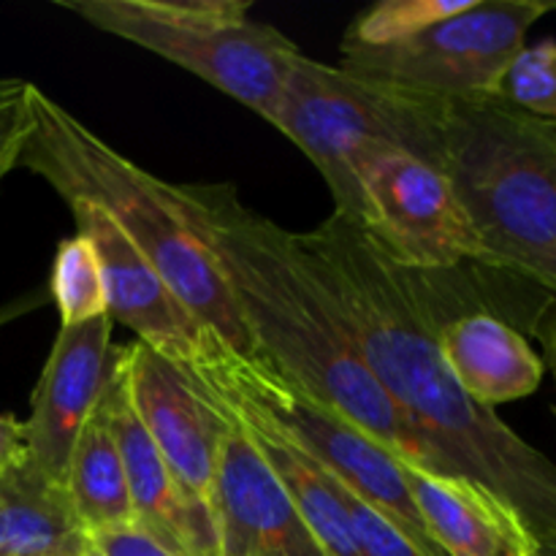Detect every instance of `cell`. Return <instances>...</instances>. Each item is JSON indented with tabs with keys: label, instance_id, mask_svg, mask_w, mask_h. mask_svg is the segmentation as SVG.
<instances>
[{
	"label": "cell",
	"instance_id": "18",
	"mask_svg": "<svg viewBox=\"0 0 556 556\" xmlns=\"http://www.w3.org/2000/svg\"><path fill=\"white\" fill-rule=\"evenodd\" d=\"M63 489L81 532L134 521L123 456H119L103 402H98L71 448Z\"/></svg>",
	"mask_w": 556,
	"mask_h": 556
},
{
	"label": "cell",
	"instance_id": "7",
	"mask_svg": "<svg viewBox=\"0 0 556 556\" xmlns=\"http://www.w3.org/2000/svg\"><path fill=\"white\" fill-rule=\"evenodd\" d=\"M543 0H472L470 9L394 43H340V68L358 79L434 98L494 96L527 33L552 11Z\"/></svg>",
	"mask_w": 556,
	"mask_h": 556
},
{
	"label": "cell",
	"instance_id": "2",
	"mask_svg": "<svg viewBox=\"0 0 556 556\" xmlns=\"http://www.w3.org/2000/svg\"><path fill=\"white\" fill-rule=\"evenodd\" d=\"M174 190L226 277L255 362L396 459L432 470L427 448L369 372L337 307L299 255L293 231L244 204L231 182H185Z\"/></svg>",
	"mask_w": 556,
	"mask_h": 556
},
{
	"label": "cell",
	"instance_id": "3",
	"mask_svg": "<svg viewBox=\"0 0 556 556\" xmlns=\"http://www.w3.org/2000/svg\"><path fill=\"white\" fill-rule=\"evenodd\" d=\"M27 101L30 134L20 166L41 177L65 204L90 201L112 217L185 309L228 351L253 358V342L226 277L174 185L128 161L36 85H30Z\"/></svg>",
	"mask_w": 556,
	"mask_h": 556
},
{
	"label": "cell",
	"instance_id": "17",
	"mask_svg": "<svg viewBox=\"0 0 556 556\" xmlns=\"http://www.w3.org/2000/svg\"><path fill=\"white\" fill-rule=\"evenodd\" d=\"M79 538L63 483L27 456L0 470V556H47Z\"/></svg>",
	"mask_w": 556,
	"mask_h": 556
},
{
	"label": "cell",
	"instance_id": "25",
	"mask_svg": "<svg viewBox=\"0 0 556 556\" xmlns=\"http://www.w3.org/2000/svg\"><path fill=\"white\" fill-rule=\"evenodd\" d=\"M25 456V421L0 413V467Z\"/></svg>",
	"mask_w": 556,
	"mask_h": 556
},
{
	"label": "cell",
	"instance_id": "31",
	"mask_svg": "<svg viewBox=\"0 0 556 556\" xmlns=\"http://www.w3.org/2000/svg\"><path fill=\"white\" fill-rule=\"evenodd\" d=\"M0 470H3V467H0Z\"/></svg>",
	"mask_w": 556,
	"mask_h": 556
},
{
	"label": "cell",
	"instance_id": "13",
	"mask_svg": "<svg viewBox=\"0 0 556 556\" xmlns=\"http://www.w3.org/2000/svg\"><path fill=\"white\" fill-rule=\"evenodd\" d=\"M101 402L123 456L136 525L152 532L177 556H217L215 514L182 492L161 451L136 418L119 367V348H114L112 372Z\"/></svg>",
	"mask_w": 556,
	"mask_h": 556
},
{
	"label": "cell",
	"instance_id": "4",
	"mask_svg": "<svg viewBox=\"0 0 556 556\" xmlns=\"http://www.w3.org/2000/svg\"><path fill=\"white\" fill-rule=\"evenodd\" d=\"M443 174L483 250V266L556 302V125L500 96L445 98Z\"/></svg>",
	"mask_w": 556,
	"mask_h": 556
},
{
	"label": "cell",
	"instance_id": "27",
	"mask_svg": "<svg viewBox=\"0 0 556 556\" xmlns=\"http://www.w3.org/2000/svg\"><path fill=\"white\" fill-rule=\"evenodd\" d=\"M535 334L543 342V351H556V302L535 315Z\"/></svg>",
	"mask_w": 556,
	"mask_h": 556
},
{
	"label": "cell",
	"instance_id": "26",
	"mask_svg": "<svg viewBox=\"0 0 556 556\" xmlns=\"http://www.w3.org/2000/svg\"><path fill=\"white\" fill-rule=\"evenodd\" d=\"M47 299H49L47 291H30V293H25V296L14 299V302L3 304V307H0V326H5V324H11V320L22 318V315L33 313V309L41 307Z\"/></svg>",
	"mask_w": 556,
	"mask_h": 556
},
{
	"label": "cell",
	"instance_id": "10",
	"mask_svg": "<svg viewBox=\"0 0 556 556\" xmlns=\"http://www.w3.org/2000/svg\"><path fill=\"white\" fill-rule=\"evenodd\" d=\"M223 413L228 432L212 489L217 556H326L242 421Z\"/></svg>",
	"mask_w": 556,
	"mask_h": 556
},
{
	"label": "cell",
	"instance_id": "6",
	"mask_svg": "<svg viewBox=\"0 0 556 556\" xmlns=\"http://www.w3.org/2000/svg\"><path fill=\"white\" fill-rule=\"evenodd\" d=\"M96 30L190 71L269 123L302 49L248 0H58Z\"/></svg>",
	"mask_w": 556,
	"mask_h": 556
},
{
	"label": "cell",
	"instance_id": "16",
	"mask_svg": "<svg viewBox=\"0 0 556 556\" xmlns=\"http://www.w3.org/2000/svg\"><path fill=\"white\" fill-rule=\"evenodd\" d=\"M217 405H220V402H217ZM226 410H231V407H226ZM231 413L242 421V427L248 429V434L253 438V443L258 445L264 459L269 462L277 481L282 483L288 497L293 500V505H296V510L302 514V519L307 521L313 535L318 538L326 556H362L356 546V538H353L351 516H348L340 483H337L313 456L304 454L299 445H293L291 440L282 438V434L277 432V429H271L269 424L258 421V418L253 416H244V413L239 410Z\"/></svg>",
	"mask_w": 556,
	"mask_h": 556
},
{
	"label": "cell",
	"instance_id": "8",
	"mask_svg": "<svg viewBox=\"0 0 556 556\" xmlns=\"http://www.w3.org/2000/svg\"><path fill=\"white\" fill-rule=\"evenodd\" d=\"M353 177L362 193L356 226L396 266L418 275L483 266L470 217L440 168L396 147L375 144L358 152Z\"/></svg>",
	"mask_w": 556,
	"mask_h": 556
},
{
	"label": "cell",
	"instance_id": "24",
	"mask_svg": "<svg viewBox=\"0 0 556 556\" xmlns=\"http://www.w3.org/2000/svg\"><path fill=\"white\" fill-rule=\"evenodd\" d=\"M81 548H85V556H177L136 521L81 532Z\"/></svg>",
	"mask_w": 556,
	"mask_h": 556
},
{
	"label": "cell",
	"instance_id": "15",
	"mask_svg": "<svg viewBox=\"0 0 556 556\" xmlns=\"http://www.w3.org/2000/svg\"><path fill=\"white\" fill-rule=\"evenodd\" d=\"M438 342L456 383L489 410L532 396L546 375L543 356H538L519 329L492 309L445 320Z\"/></svg>",
	"mask_w": 556,
	"mask_h": 556
},
{
	"label": "cell",
	"instance_id": "19",
	"mask_svg": "<svg viewBox=\"0 0 556 556\" xmlns=\"http://www.w3.org/2000/svg\"><path fill=\"white\" fill-rule=\"evenodd\" d=\"M47 293L58 307L60 326H81L109 315L106 282L90 239L74 233L58 244Z\"/></svg>",
	"mask_w": 556,
	"mask_h": 556
},
{
	"label": "cell",
	"instance_id": "30",
	"mask_svg": "<svg viewBox=\"0 0 556 556\" xmlns=\"http://www.w3.org/2000/svg\"><path fill=\"white\" fill-rule=\"evenodd\" d=\"M535 556H556V546H538Z\"/></svg>",
	"mask_w": 556,
	"mask_h": 556
},
{
	"label": "cell",
	"instance_id": "14",
	"mask_svg": "<svg viewBox=\"0 0 556 556\" xmlns=\"http://www.w3.org/2000/svg\"><path fill=\"white\" fill-rule=\"evenodd\" d=\"M410 497L445 556H535L538 541L514 508L481 483L402 462Z\"/></svg>",
	"mask_w": 556,
	"mask_h": 556
},
{
	"label": "cell",
	"instance_id": "9",
	"mask_svg": "<svg viewBox=\"0 0 556 556\" xmlns=\"http://www.w3.org/2000/svg\"><path fill=\"white\" fill-rule=\"evenodd\" d=\"M130 407L172 476L188 497L212 508L217 456L228 432V416L201 394L177 362L136 340L119 348Z\"/></svg>",
	"mask_w": 556,
	"mask_h": 556
},
{
	"label": "cell",
	"instance_id": "23",
	"mask_svg": "<svg viewBox=\"0 0 556 556\" xmlns=\"http://www.w3.org/2000/svg\"><path fill=\"white\" fill-rule=\"evenodd\" d=\"M30 81L0 79V182L20 166L27 134H30Z\"/></svg>",
	"mask_w": 556,
	"mask_h": 556
},
{
	"label": "cell",
	"instance_id": "5",
	"mask_svg": "<svg viewBox=\"0 0 556 556\" xmlns=\"http://www.w3.org/2000/svg\"><path fill=\"white\" fill-rule=\"evenodd\" d=\"M443 114L445 98L358 79L302 52L269 125L313 161L337 215L358 223L362 193L353 177L358 152L389 144L443 172Z\"/></svg>",
	"mask_w": 556,
	"mask_h": 556
},
{
	"label": "cell",
	"instance_id": "22",
	"mask_svg": "<svg viewBox=\"0 0 556 556\" xmlns=\"http://www.w3.org/2000/svg\"><path fill=\"white\" fill-rule=\"evenodd\" d=\"M342 500H345L353 538H356V546L362 556H427L400 527L391 525L386 516H380L378 510H372L362 500L348 494L345 489H342Z\"/></svg>",
	"mask_w": 556,
	"mask_h": 556
},
{
	"label": "cell",
	"instance_id": "29",
	"mask_svg": "<svg viewBox=\"0 0 556 556\" xmlns=\"http://www.w3.org/2000/svg\"><path fill=\"white\" fill-rule=\"evenodd\" d=\"M543 364H546V369L552 372V378L556 383V351H546V356H543Z\"/></svg>",
	"mask_w": 556,
	"mask_h": 556
},
{
	"label": "cell",
	"instance_id": "1",
	"mask_svg": "<svg viewBox=\"0 0 556 556\" xmlns=\"http://www.w3.org/2000/svg\"><path fill=\"white\" fill-rule=\"evenodd\" d=\"M293 239L432 470L481 483L516 510L538 546H556V465L456 383L438 342L456 315L429 275L396 266L337 212Z\"/></svg>",
	"mask_w": 556,
	"mask_h": 556
},
{
	"label": "cell",
	"instance_id": "11",
	"mask_svg": "<svg viewBox=\"0 0 556 556\" xmlns=\"http://www.w3.org/2000/svg\"><path fill=\"white\" fill-rule=\"evenodd\" d=\"M112 315L81 326H60L41 369L25 421V456L63 483L71 448L101 402L112 372Z\"/></svg>",
	"mask_w": 556,
	"mask_h": 556
},
{
	"label": "cell",
	"instance_id": "20",
	"mask_svg": "<svg viewBox=\"0 0 556 556\" xmlns=\"http://www.w3.org/2000/svg\"><path fill=\"white\" fill-rule=\"evenodd\" d=\"M472 0H380L356 16L348 27V43H394L410 38L448 16L470 9Z\"/></svg>",
	"mask_w": 556,
	"mask_h": 556
},
{
	"label": "cell",
	"instance_id": "12",
	"mask_svg": "<svg viewBox=\"0 0 556 556\" xmlns=\"http://www.w3.org/2000/svg\"><path fill=\"white\" fill-rule=\"evenodd\" d=\"M76 233L96 248L106 282V302L112 320L128 326L139 342L163 353L177 364H188L215 334L204 329L185 309L177 293L166 286L155 266L139 253L134 242L90 201H68Z\"/></svg>",
	"mask_w": 556,
	"mask_h": 556
},
{
	"label": "cell",
	"instance_id": "28",
	"mask_svg": "<svg viewBox=\"0 0 556 556\" xmlns=\"http://www.w3.org/2000/svg\"><path fill=\"white\" fill-rule=\"evenodd\" d=\"M47 556H85V548H81V538L76 543H71V546L58 548V552H52V554H47Z\"/></svg>",
	"mask_w": 556,
	"mask_h": 556
},
{
	"label": "cell",
	"instance_id": "21",
	"mask_svg": "<svg viewBox=\"0 0 556 556\" xmlns=\"http://www.w3.org/2000/svg\"><path fill=\"white\" fill-rule=\"evenodd\" d=\"M494 96L556 125V38H543L521 49L510 60Z\"/></svg>",
	"mask_w": 556,
	"mask_h": 556
}]
</instances>
